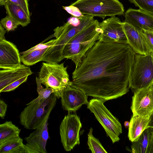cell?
Masks as SVG:
<instances>
[{
  "mask_svg": "<svg viewBox=\"0 0 153 153\" xmlns=\"http://www.w3.org/2000/svg\"><path fill=\"white\" fill-rule=\"evenodd\" d=\"M136 53L128 44L97 41L72 74V86L105 101L129 91Z\"/></svg>",
  "mask_w": 153,
  "mask_h": 153,
  "instance_id": "6da1fadb",
  "label": "cell"
},
{
  "mask_svg": "<svg viewBox=\"0 0 153 153\" xmlns=\"http://www.w3.org/2000/svg\"><path fill=\"white\" fill-rule=\"evenodd\" d=\"M100 23L94 20L71 39L63 49V59H71L77 67L87 51L99 40Z\"/></svg>",
  "mask_w": 153,
  "mask_h": 153,
  "instance_id": "7a4b0ae2",
  "label": "cell"
},
{
  "mask_svg": "<svg viewBox=\"0 0 153 153\" xmlns=\"http://www.w3.org/2000/svg\"><path fill=\"white\" fill-rule=\"evenodd\" d=\"M56 100V97L53 93L44 100L30 102L27 104L19 116L21 124L28 129H36L41 127L48 119Z\"/></svg>",
  "mask_w": 153,
  "mask_h": 153,
  "instance_id": "3957f363",
  "label": "cell"
},
{
  "mask_svg": "<svg viewBox=\"0 0 153 153\" xmlns=\"http://www.w3.org/2000/svg\"><path fill=\"white\" fill-rule=\"evenodd\" d=\"M67 68L64 63L43 62L39 72L38 78L42 84L53 89L55 92L53 93L58 98H60L62 90L71 85Z\"/></svg>",
  "mask_w": 153,
  "mask_h": 153,
  "instance_id": "277c9868",
  "label": "cell"
},
{
  "mask_svg": "<svg viewBox=\"0 0 153 153\" xmlns=\"http://www.w3.org/2000/svg\"><path fill=\"white\" fill-rule=\"evenodd\" d=\"M153 82V52L136 53L129 81L132 91L150 87Z\"/></svg>",
  "mask_w": 153,
  "mask_h": 153,
  "instance_id": "5b68a950",
  "label": "cell"
},
{
  "mask_svg": "<svg viewBox=\"0 0 153 153\" xmlns=\"http://www.w3.org/2000/svg\"><path fill=\"white\" fill-rule=\"evenodd\" d=\"M71 5L78 8L83 14L104 19L107 16L123 14L124 9L119 0H77Z\"/></svg>",
  "mask_w": 153,
  "mask_h": 153,
  "instance_id": "8992f818",
  "label": "cell"
},
{
  "mask_svg": "<svg viewBox=\"0 0 153 153\" xmlns=\"http://www.w3.org/2000/svg\"><path fill=\"white\" fill-rule=\"evenodd\" d=\"M102 99L93 98L87 105V108L93 113L113 143L119 141L122 133V125L118 119L106 107Z\"/></svg>",
  "mask_w": 153,
  "mask_h": 153,
  "instance_id": "52a82bcc",
  "label": "cell"
},
{
  "mask_svg": "<svg viewBox=\"0 0 153 153\" xmlns=\"http://www.w3.org/2000/svg\"><path fill=\"white\" fill-rule=\"evenodd\" d=\"M52 37L56 40L46 52L42 61L46 62L59 63L63 59L62 52L64 48L68 41L79 32L76 26L67 22L63 25L54 30Z\"/></svg>",
  "mask_w": 153,
  "mask_h": 153,
  "instance_id": "ba28073f",
  "label": "cell"
},
{
  "mask_svg": "<svg viewBox=\"0 0 153 153\" xmlns=\"http://www.w3.org/2000/svg\"><path fill=\"white\" fill-rule=\"evenodd\" d=\"M65 115L59 127L61 140L65 150L70 151L80 144L79 133L82 127L80 117L70 112Z\"/></svg>",
  "mask_w": 153,
  "mask_h": 153,
  "instance_id": "9c48e42d",
  "label": "cell"
},
{
  "mask_svg": "<svg viewBox=\"0 0 153 153\" xmlns=\"http://www.w3.org/2000/svg\"><path fill=\"white\" fill-rule=\"evenodd\" d=\"M99 40L105 42L128 44L123 22L115 16L108 18L100 23Z\"/></svg>",
  "mask_w": 153,
  "mask_h": 153,
  "instance_id": "30bf717a",
  "label": "cell"
},
{
  "mask_svg": "<svg viewBox=\"0 0 153 153\" xmlns=\"http://www.w3.org/2000/svg\"><path fill=\"white\" fill-rule=\"evenodd\" d=\"M134 92L131 107L133 115L149 117L153 111V97L150 86Z\"/></svg>",
  "mask_w": 153,
  "mask_h": 153,
  "instance_id": "8fae6325",
  "label": "cell"
},
{
  "mask_svg": "<svg viewBox=\"0 0 153 153\" xmlns=\"http://www.w3.org/2000/svg\"><path fill=\"white\" fill-rule=\"evenodd\" d=\"M60 98L63 108L68 112H75L82 105L88 104V96L82 91L68 86L61 92Z\"/></svg>",
  "mask_w": 153,
  "mask_h": 153,
  "instance_id": "7c38bea8",
  "label": "cell"
},
{
  "mask_svg": "<svg viewBox=\"0 0 153 153\" xmlns=\"http://www.w3.org/2000/svg\"><path fill=\"white\" fill-rule=\"evenodd\" d=\"M48 120L41 127L35 129L25 138L28 153H47L46 146L49 138Z\"/></svg>",
  "mask_w": 153,
  "mask_h": 153,
  "instance_id": "4fadbf2b",
  "label": "cell"
},
{
  "mask_svg": "<svg viewBox=\"0 0 153 153\" xmlns=\"http://www.w3.org/2000/svg\"><path fill=\"white\" fill-rule=\"evenodd\" d=\"M20 55L16 46L5 39L0 41V68H13L21 65Z\"/></svg>",
  "mask_w": 153,
  "mask_h": 153,
  "instance_id": "5bb4252c",
  "label": "cell"
},
{
  "mask_svg": "<svg viewBox=\"0 0 153 153\" xmlns=\"http://www.w3.org/2000/svg\"><path fill=\"white\" fill-rule=\"evenodd\" d=\"M124 22L138 30L153 31V15L140 9H128L125 13Z\"/></svg>",
  "mask_w": 153,
  "mask_h": 153,
  "instance_id": "9a60e30c",
  "label": "cell"
},
{
  "mask_svg": "<svg viewBox=\"0 0 153 153\" xmlns=\"http://www.w3.org/2000/svg\"><path fill=\"white\" fill-rule=\"evenodd\" d=\"M123 26L128 44L136 53L145 55L151 51L143 31L124 22H123Z\"/></svg>",
  "mask_w": 153,
  "mask_h": 153,
  "instance_id": "2e32d148",
  "label": "cell"
},
{
  "mask_svg": "<svg viewBox=\"0 0 153 153\" xmlns=\"http://www.w3.org/2000/svg\"><path fill=\"white\" fill-rule=\"evenodd\" d=\"M32 73L30 67L22 64L16 68L1 70L0 91L15 81L29 76Z\"/></svg>",
  "mask_w": 153,
  "mask_h": 153,
  "instance_id": "e0dca14e",
  "label": "cell"
},
{
  "mask_svg": "<svg viewBox=\"0 0 153 153\" xmlns=\"http://www.w3.org/2000/svg\"><path fill=\"white\" fill-rule=\"evenodd\" d=\"M149 117L133 115L129 122L128 133L129 139L132 142L136 140L148 128Z\"/></svg>",
  "mask_w": 153,
  "mask_h": 153,
  "instance_id": "ac0fdd59",
  "label": "cell"
},
{
  "mask_svg": "<svg viewBox=\"0 0 153 153\" xmlns=\"http://www.w3.org/2000/svg\"><path fill=\"white\" fill-rule=\"evenodd\" d=\"M6 13L19 25L23 27L29 24L30 22L29 17L21 7L8 0L4 5Z\"/></svg>",
  "mask_w": 153,
  "mask_h": 153,
  "instance_id": "d6986e66",
  "label": "cell"
},
{
  "mask_svg": "<svg viewBox=\"0 0 153 153\" xmlns=\"http://www.w3.org/2000/svg\"><path fill=\"white\" fill-rule=\"evenodd\" d=\"M153 131V128H148L136 140L132 142L131 146V152L147 153Z\"/></svg>",
  "mask_w": 153,
  "mask_h": 153,
  "instance_id": "ffe728a7",
  "label": "cell"
},
{
  "mask_svg": "<svg viewBox=\"0 0 153 153\" xmlns=\"http://www.w3.org/2000/svg\"><path fill=\"white\" fill-rule=\"evenodd\" d=\"M28 153L19 136L0 143V153Z\"/></svg>",
  "mask_w": 153,
  "mask_h": 153,
  "instance_id": "44dd1931",
  "label": "cell"
},
{
  "mask_svg": "<svg viewBox=\"0 0 153 153\" xmlns=\"http://www.w3.org/2000/svg\"><path fill=\"white\" fill-rule=\"evenodd\" d=\"M21 129L11 121L0 125V143L19 136Z\"/></svg>",
  "mask_w": 153,
  "mask_h": 153,
  "instance_id": "7402d4cb",
  "label": "cell"
},
{
  "mask_svg": "<svg viewBox=\"0 0 153 153\" xmlns=\"http://www.w3.org/2000/svg\"><path fill=\"white\" fill-rule=\"evenodd\" d=\"M49 48L43 49L35 50L22 54V55H20L21 62L25 65L29 66L42 61V59Z\"/></svg>",
  "mask_w": 153,
  "mask_h": 153,
  "instance_id": "603a6c76",
  "label": "cell"
},
{
  "mask_svg": "<svg viewBox=\"0 0 153 153\" xmlns=\"http://www.w3.org/2000/svg\"><path fill=\"white\" fill-rule=\"evenodd\" d=\"M36 81L37 86V91L38 97L31 102H38L48 99L55 91L53 88L48 87L44 88L42 85L41 82L38 77H36Z\"/></svg>",
  "mask_w": 153,
  "mask_h": 153,
  "instance_id": "cb8c5ba5",
  "label": "cell"
},
{
  "mask_svg": "<svg viewBox=\"0 0 153 153\" xmlns=\"http://www.w3.org/2000/svg\"><path fill=\"white\" fill-rule=\"evenodd\" d=\"M93 129L91 127L88 134V145L92 153H107L102 144L92 134Z\"/></svg>",
  "mask_w": 153,
  "mask_h": 153,
  "instance_id": "d4e9b609",
  "label": "cell"
},
{
  "mask_svg": "<svg viewBox=\"0 0 153 153\" xmlns=\"http://www.w3.org/2000/svg\"><path fill=\"white\" fill-rule=\"evenodd\" d=\"M139 9L153 15V0H128Z\"/></svg>",
  "mask_w": 153,
  "mask_h": 153,
  "instance_id": "484cf974",
  "label": "cell"
},
{
  "mask_svg": "<svg viewBox=\"0 0 153 153\" xmlns=\"http://www.w3.org/2000/svg\"><path fill=\"white\" fill-rule=\"evenodd\" d=\"M0 24L7 32L14 30L19 25L8 15L1 19Z\"/></svg>",
  "mask_w": 153,
  "mask_h": 153,
  "instance_id": "4316f807",
  "label": "cell"
},
{
  "mask_svg": "<svg viewBox=\"0 0 153 153\" xmlns=\"http://www.w3.org/2000/svg\"><path fill=\"white\" fill-rule=\"evenodd\" d=\"M28 76H25L13 82L0 91V92H9L14 90L21 84L26 82Z\"/></svg>",
  "mask_w": 153,
  "mask_h": 153,
  "instance_id": "83f0119b",
  "label": "cell"
},
{
  "mask_svg": "<svg viewBox=\"0 0 153 153\" xmlns=\"http://www.w3.org/2000/svg\"><path fill=\"white\" fill-rule=\"evenodd\" d=\"M56 39H51L50 41L45 43L42 42L27 50L21 53L22 54L26 53L33 51L37 50H41L51 46L56 41Z\"/></svg>",
  "mask_w": 153,
  "mask_h": 153,
  "instance_id": "f1b7e54d",
  "label": "cell"
},
{
  "mask_svg": "<svg viewBox=\"0 0 153 153\" xmlns=\"http://www.w3.org/2000/svg\"><path fill=\"white\" fill-rule=\"evenodd\" d=\"M63 8L73 16L80 18L84 15L77 7L70 5L68 6H63Z\"/></svg>",
  "mask_w": 153,
  "mask_h": 153,
  "instance_id": "f546056e",
  "label": "cell"
},
{
  "mask_svg": "<svg viewBox=\"0 0 153 153\" xmlns=\"http://www.w3.org/2000/svg\"><path fill=\"white\" fill-rule=\"evenodd\" d=\"M21 7L30 17V13L27 0H8Z\"/></svg>",
  "mask_w": 153,
  "mask_h": 153,
  "instance_id": "4dcf8cb0",
  "label": "cell"
},
{
  "mask_svg": "<svg viewBox=\"0 0 153 153\" xmlns=\"http://www.w3.org/2000/svg\"><path fill=\"white\" fill-rule=\"evenodd\" d=\"M143 32L150 51L153 52V31L144 30Z\"/></svg>",
  "mask_w": 153,
  "mask_h": 153,
  "instance_id": "1f68e13d",
  "label": "cell"
},
{
  "mask_svg": "<svg viewBox=\"0 0 153 153\" xmlns=\"http://www.w3.org/2000/svg\"><path fill=\"white\" fill-rule=\"evenodd\" d=\"M7 105L3 100H0V117L2 119H4L5 116L7 109Z\"/></svg>",
  "mask_w": 153,
  "mask_h": 153,
  "instance_id": "d6a6232c",
  "label": "cell"
},
{
  "mask_svg": "<svg viewBox=\"0 0 153 153\" xmlns=\"http://www.w3.org/2000/svg\"><path fill=\"white\" fill-rule=\"evenodd\" d=\"M6 30L0 24V41L5 39V34Z\"/></svg>",
  "mask_w": 153,
  "mask_h": 153,
  "instance_id": "836d02e7",
  "label": "cell"
},
{
  "mask_svg": "<svg viewBox=\"0 0 153 153\" xmlns=\"http://www.w3.org/2000/svg\"><path fill=\"white\" fill-rule=\"evenodd\" d=\"M147 153H153V131L148 148Z\"/></svg>",
  "mask_w": 153,
  "mask_h": 153,
  "instance_id": "e575fe53",
  "label": "cell"
},
{
  "mask_svg": "<svg viewBox=\"0 0 153 153\" xmlns=\"http://www.w3.org/2000/svg\"><path fill=\"white\" fill-rule=\"evenodd\" d=\"M149 127L153 128V111L149 117V121L148 126V128Z\"/></svg>",
  "mask_w": 153,
  "mask_h": 153,
  "instance_id": "d590c367",
  "label": "cell"
},
{
  "mask_svg": "<svg viewBox=\"0 0 153 153\" xmlns=\"http://www.w3.org/2000/svg\"><path fill=\"white\" fill-rule=\"evenodd\" d=\"M130 122L128 121H125L124 123V125L126 128H128L129 126Z\"/></svg>",
  "mask_w": 153,
  "mask_h": 153,
  "instance_id": "8d00e7d4",
  "label": "cell"
},
{
  "mask_svg": "<svg viewBox=\"0 0 153 153\" xmlns=\"http://www.w3.org/2000/svg\"><path fill=\"white\" fill-rule=\"evenodd\" d=\"M8 0H0V4L1 6L4 5Z\"/></svg>",
  "mask_w": 153,
  "mask_h": 153,
  "instance_id": "74e56055",
  "label": "cell"
},
{
  "mask_svg": "<svg viewBox=\"0 0 153 153\" xmlns=\"http://www.w3.org/2000/svg\"><path fill=\"white\" fill-rule=\"evenodd\" d=\"M150 88L153 97V83L150 86Z\"/></svg>",
  "mask_w": 153,
  "mask_h": 153,
  "instance_id": "f35d334b",
  "label": "cell"
},
{
  "mask_svg": "<svg viewBox=\"0 0 153 153\" xmlns=\"http://www.w3.org/2000/svg\"></svg>",
  "mask_w": 153,
  "mask_h": 153,
  "instance_id": "ab89813d",
  "label": "cell"
}]
</instances>
